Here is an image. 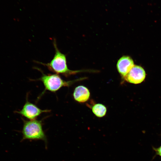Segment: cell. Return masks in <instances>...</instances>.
<instances>
[{
  "label": "cell",
  "mask_w": 161,
  "mask_h": 161,
  "mask_svg": "<svg viewBox=\"0 0 161 161\" xmlns=\"http://www.w3.org/2000/svg\"><path fill=\"white\" fill-rule=\"evenodd\" d=\"M53 44L55 49V54L51 61L47 63L36 61V62L46 66L50 71L57 74H61L67 77L75 74L80 71L69 69L67 64L66 55L60 52L58 49L55 39Z\"/></svg>",
  "instance_id": "obj_1"
},
{
  "label": "cell",
  "mask_w": 161,
  "mask_h": 161,
  "mask_svg": "<svg viewBox=\"0 0 161 161\" xmlns=\"http://www.w3.org/2000/svg\"><path fill=\"white\" fill-rule=\"evenodd\" d=\"M157 154L161 156V146L159 148L156 149Z\"/></svg>",
  "instance_id": "obj_9"
},
{
  "label": "cell",
  "mask_w": 161,
  "mask_h": 161,
  "mask_svg": "<svg viewBox=\"0 0 161 161\" xmlns=\"http://www.w3.org/2000/svg\"><path fill=\"white\" fill-rule=\"evenodd\" d=\"M50 111L49 110L41 109L35 104L29 102L27 99L22 109L15 112L30 120H33L36 119L42 113L48 112Z\"/></svg>",
  "instance_id": "obj_4"
},
{
  "label": "cell",
  "mask_w": 161,
  "mask_h": 161,
  "mask_svg": "<svg viewBox=\"0 0 161 161\" xmlns=\"http://www.w3.org/2000/svg\"><path fill=\"white\" fill-rule=\"evenodd\" d=\"M92 110L95 116L98 117H101L106 115L107 109L104 105L100 103H97L93 106Z\"/></svg>",
  "instance_id": "obj_8"
},
{
  "label": "cell",
  "mask_w": 161,
  "mask_h": 161,
  "mask_svg": "<svg viewBox=\"0 0 161 161\" xmlns=\"http://www.w3.org/2000/svg\"><path fill=\"white\" fill-rule=\"evenodd\" d=\"M41 73V77L36 80L41 81L43 83L45 90L55 92L63 87L69 86L74 81H66L63 79L57 74H45L42 70L37 68Z\"/></svg>",
  "instance_id": "obj_3"
},
{
  "label": "cell",
  "mask_w": 161,
  "mask_h": 161,
  "mask_svg": "<svg viewBox=\"0 0 161 161\" xmlns=\"http://www.w3.org/2000/svg\"><path fill=\"white\" fill-rule=\"evenodd\" d=\"M134 65L133 60L128 56H123L118 60L117 69L120 75L124 78Z\"/></svg>",
  "instance_id": "obj_6"
},
{
  "label": "cell",
  "mask_w": 161,
  "mask_h": 161,
  "mask_svg": "<svg viewBox=\"0 0 161 161\" xmlns=\"http://www.w3.org/2000/svg\"><path fill=\"white\" fill-rule=\"evenodd\" d=\"M145 72L141 66L134 65L124 78L127 82L135 84L142 82L145 77Z\"/></svg>",
  "instance_id": "obj_5"
},
{
  "label": "cell",
  "mask_w": 161,
  "mask_h": 161,
  "mask_svg": "<svg viewBox=\"0 0 161 161\" xmlns=\"http://www.w3.org/2000/svg\"><path fill=\"white\" fill-rule=\"evenodd\" d=\"M22 120L23 126L21 131L22 134L21 140H41L44 141L46 146L47 140L43 129L41 120L35 119L27 120L24 119Z\"/></svg>",
  "instance_id": "obj_2"
},
{
  "label": "cell",
  "mask_w": 161,
  "mask_h": 161,
  "mask_svg": "<svg viewBox=\"0 0 161 161\" xmlns=\"http://www.w3.org/2000/svg\"><path fill=\"white\" fill-rule=\"evenodd\" d=\"M90 96V92L87 88L83 86H79L74 89L73 97L76 101L84 103L87 101Z\"/></svg>",
  "instance_id": "obj_7"
}]
</instances>
